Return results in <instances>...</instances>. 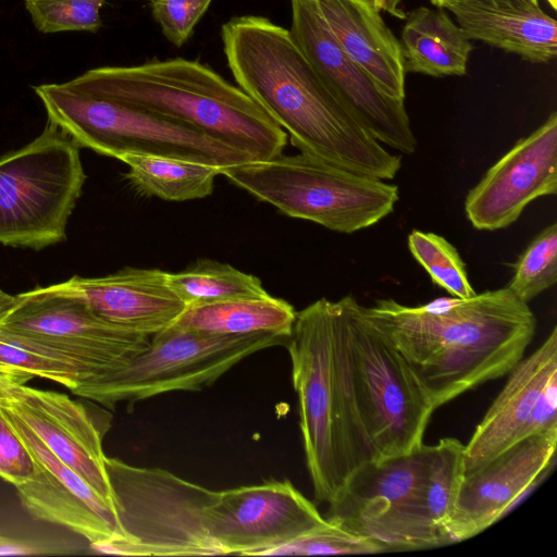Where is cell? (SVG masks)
I'll list each match as a JSON object with an SVG mask.
<instances>
[{
	"label": "cell",
	"instance_id": "obj_28",
	"mask_svg": "<svg viewBox=\"0 0 557 557\" xmlns=\"http://www.w3.org/2000/svg\"><path fill=\"white\" fill-rule=\"evenodd\" d=\"M508 287L529 302L557 282V223L542 230L513 264Z\"/></svg>",
	"mask_w": 557,
	"mask_h": 557
},
{
	"label": "cell",
	"instance_id": "obj_11",
	"mask_svg": "<svg viewBox=\"0 0 557 557\" xmlns=\"http://www.w3.org/2000/svg\"><path fill=\"white\" fill-rule=\"evenodd\" d=\"M79 146L57 124L0 158V244L41 249L65 239L86 175Z\"/></svg>",
	"mask_w": 557,
	"mask_h": 557
},
{
	"label": "cell",
	"instance_id": "obj_30",
	"mask_svg": "<svg viewBox=\"0 0 557 557\" xmlns=\"http://www.w3.org/2000/svg\"><path fill=\"white\" fill-rule=\"evenodd\" d=\"M0 366L20 369L48 379L72 391L87 377L77 364L40 350L38 347L0 337Z\"/></svg>",
	"mask_w": 557,
	"mask_h": 557
},
{
	"label": "cell",
	"instance_id": "obj_5",
	"mask_svg": "<svg viewBox=\"0 0 557 557\" xmlns=\"http://www.w3.org/2000/svg\"><path fill=\"white\" fill-rule=\"evenodd\" d=\"M463 475L449 441L361 465L329 503L326 519L385 552L449 545L445 522Z\"/></svg>",
	"mask_w": 557,
	"mask_h": 557
},
{
	"label": "cell",
	"instance_id": "obj_2",
	"mask_svg": "<svg viewBox=\"0 0 557 557\" xmlns=\"http://www.w3.org/2000/svg\"><path fill=\"white\" fill-rule=\"evenodd\" d=\"M221 38L238 87L300 152L381 180L396 176L401 157L388 152L347 112L288 28L264 16L242 15L222 25Z\"/></svg>",
	"mask_w": 557,
	"mask_h": 557
},
{
	"label": "cell",
	"instance_id": "obj_8",
	"mask_svg": "<svg viewBox=\"0 0 557 557\" xmlns=\"http://www.w3.org/2000/svg\"><path fill=\"white\" fill-rule=\"evenodd\" d=\"M287 339L268 332L221 335L171 325L152 335L144 351L71 392L110 409L172 392H199L252 354Z\"/></svg>",
	"mask_w": 557,
	"mask_h": 557
},
{
	"label": "cell",
	"instance_id": "obj_24",
	"mask_svg": "<svg viewBox=\"0 0 557 557\" xmlns=\"http://www.w3.org/2000/svg\"><path fill=\"white\" fill-rule=\"evenodd\" d=\"M296 313L286 300L268 295L186 307L172 325L221 335L268 332L289 337Z\"/></svg>",
	"mask_w": 557,
	"mask_h": 557
},
{
	"label": "cell",
	"instance_id": "obj_35",
	"mask_svg": "<svg viewBox=\"0 0 557 557\" xmlns=\"http://www.w3.org/2000/svg\"><path fill=\"white\" fill-rule=\"evenodd\" d=\"M376 12H387L397 18H405V12L399 9L401 0H360Z\"/></svg>",
	"mask_w": 557,
	"mask_h": 557
},
{
	"label": "cell",
	"instance_id": "obj_16",
	"mask_svg": "<svg viewBox=\"0 0 557 557\" xmlns=\"http://www.w3.org/2000/svg\"><path fill=\"white\" fill-rule=\"evenodd\" d=\"M557 430L527 437L463 474L445 522L450 543L469 540L497 522L556 463Z\"/></svg>",
	"mask_w": 557,
	"mask_h": 557
},
{
	"label": "cell",
	"instance_id": "obj_4",
	"mask_svg": "<svg viewBox=\"0 0 557 557\" xmlns=\"http://www.w3.org/2000/svg\"><path fill=\"white\" fill-rule=\"evenodd\" d=\"M71 83L91 96L191 127L253 161L281 154L287 143L286 132L243 89L197 60L154 58L138 65L101 66Z\"/></svg>",
	"mask_w": 557,
	"mask_h": 557
},
{
	"label": "cell",
	"instance_id": "obj_20",
	"mask_svg": "<svg viewBox=\"0 0 557 557\" xmlns=\"http://www.w3.org/2000/svg\"><path fill=\"white\" fill-rule=\"evenodd\" d=\"M103 320L152 336L171 326L186 305L168 284V272L126 267L101 277L73 276L57 284Z\"/></svg>",
	"mask_w": 557,
	"mask_h": 557
},
{
	"label": "cell",
	"instance_id": "obj_21",
	"mask_svg": "<svg viewBox=\"0 0 557 557\" xmlns=\"http://www.w3.org/2000/svg\"><path fill=\"white\" fill-rule=\"evenodd\" d=\"M313 1L343 50L386 96L404 100L400 45L380 13L360 0Z\"/></svg>",
	"mask_w": 557,
	"mask_h": 557
},
{
	"label": "cell",
	"instance_id": "obj_22",
	"mask_svg": "<svg viewBox=\"0 0 557 557\" xmlns=\"http://www.w3.org/2000/svg\"><path fill=\"white\" fill-rule=\"evenodd\" d=\"M471 40H481L522 59L547 63L557 54V23L537 8H505L476 2L445 7Z\"/></svg>",
	"mask_w": 557,
	"mask_h": 557
},
{
	"label": "cell",
	"instance_id": "obj_31",
	"mask_svg": "<svg viewBox=\"0 0 557 557\" xmlns=\"http://www.w3.org/2000/svg\"><path fill=\"white\" fill-rule=\"evenodd\" d=\"M385 552L375 542L327 520L323 527L268 552L264 556L359 555Z\"/></svg>",
	"mask_w": 557,
	"mask_h": 557
},
{
	"label": "cell",
	"instance_id": "obj_26",
	"mask_svg": "<svg viewBox=\"0 0 557 557\" xmlns=\"http://www.w3.org/2000/svg\"><path fill=\"white\" fill-rule=\"evenodd\" d=\"M168 284L187 307L270 295L259 277L210 259L168 272Z\"/></svg>",
	"mask_w": 557,
	"mask_h": 557
},
{
	"label": "cell",
	"instance_id": "obj_23",
	"mask_svg": "<svg viewBox=\"0 0 557 557\" xmlns=\"http://www.w3.org/2000/svg\"><path fill=\"white\" fill-rule=\"evenodd\" d=\"M404 71L424 75L461 76L472 44L443 9L420 7L409 13L399 41Z\"/></svg>",
	"mask_w": 557,
	"mask_h": 557
},
{
	"label": "cell",
	"instance_id": "obj_7",
	"mask_svg": "<svg viewBox=\"0 0 557 557\" xmlns=\"http://www.w3.org/2000/svg\"><path fill=\"white\" fill-rule=\"evenodd\" d=\"M221 174L290 218L346 234L376 224L399 200L397 185L306 152L249 161Z\"/></svg>",
	"mask_w": 557,
	"mask_h": 557
},
{
	"label": "cell",
	"instance_id": "obj_14",
	"mask_svg": "<svg viewBox=\"0 0 557 557\" xmlns=\"http://www.w3.org/2000/svg\"><path fill=\"white\" fill-rule=\"evenodd\" d=\"M557 430V327L523 357L470 440L463 444V474L474 471L532 435Z\"/></svg>",
	"mask_w": 557,
	"mask_h": 557
},
{
	"label": "cell",
	"instance_id": "obj_33",
	"mask_svg": "<svg viewBox=\"0 0 557 557\" xmlns=\"http://www.w3.org/2000/svg\"><path fill=\"white\" fill-rule=\"evenodd\" d=\"M34 458L0 408V478L18 486L33 478Z\"/></svg>",
	"mask_w": 557,
	"mask_h": 557
},
{
	"label": "cell",
	"instance_id": "obj_6",
	"mask_svg": "<svg viewBox=\"0 0 557 557\" xmlns=\"http://www.w3.org/2000/svg\"><path fill=\"white\" fill-rule=\"evenodd\" d=\"M120 536L92 547L123 556L223 555L209 531L216 491L160 468L104 459Z\"/></svg>",
	"mask_w": 557,
	"mask_h": 557
},
{
	"label": "cell",
	"instance_id": "obj_19",
	"mask_svg": "<svg viewBox=\"0 0 557 557\" xmlns=\"http://www.w3.org/2000/svg\"><path fill=\"white\" fill-rule=\"evenodd\" d=\"M0 408L35 461L33 478L15 486L28 513L37 520L72 530L88 540L91 547L117 539L114 507L61 461L20 418Z\"/></svg>",
	"mask_w": 557,
	"mask_h": 557
},
{
	"label": "cell",
	"instance_id": "obj_38",
	"mask_svg": "<svg viewBox=\"0 0 557 557\" xmlns=\"http://www.w3.org/2000/svg\"><path fill=\"white\" fill-rule=\"evenodd\" d=\"M553 10L557 9V0H546Z\"/></svg>",
	"mask_w": 557,
	"mask_h": 557
},
{
	"label": "cell",
	"instance_id": "obj_39",
	"mask_svg": "<svg viewBox=\"0 0 557 557\" xmlns=\"http://www.w3.org/2000/svg\"><path fill=\"white\" fill-rule=\"evenodd\" d=\"M147 1H149V0H147Z\"/></svg>",
	"mask_w": 557,
	"mask_h": 557
},
{
	"label": "cell",
	"instance_id": "obj_13",
	"mask_svg": "<svg viewBox=\"0 0 557 557\" xmlns=\"http://www.w3.org/2000/svg\"><path fill=\"white\" fill-rule=\"evenodd\" d=\"M290 35L326 87L379 143L411 154L417 139L404 100L386 96L333 36L313 0H290Z\"/></svg>",
	"mask_w": 557,
	"mask_h": 557
},
{
	"label": "cell",
	"instance_id": "obj_29",
	"mask_svg": "<svg viewBox=\"0 0 557 557\" xmlns=\"http://www.w3.org/2000/svg\"><path fill=\"white\" fill-rule=\"evenodd\" d=\"M106 0H25L35 27L45 34L84 30L102 26L100 9Z\"/></svg>",
	"mask_w": 557,
	"mask_h": 557
},
{
	"label": "cell",
	"instance_id": "obj_10",
	"mask_svg": "<svg viewBox=\"0 0 557 557\" xmlns=\"http://www.w3.org/2000/svg\"><path fill=\"white\" fill-rule=\"evenodd\" d=\"M346 350L355 407L373 459L410 453L423 444L435 410L408 364L345 296Z\"/></svg>",
	"mask_w": 557,
	"mask_h": 557
},
{
	"label": "cell",
	"instance_id": "obj_12",
	"mask_svg": "<svg viewBox=\"0 0 557 557\" xmlns=\"http://www.w3.org/2000/svg\"><path fill=\"white\" fill-rule=\"evenodd\" d=\"M17 298V305L0 321V336L74 362L86 371L87 379L149 346L150 336L103 320L57 284L24 292Z\"/></svg>",
	"mask_w": 557,
	"mask_h": 557
},
{
	"label": "cell",
	"instance_id": "obj_25",
	"mask_svg": "<svg viewBox=\"0 0 557 557\" xmlns=\"http://www.w3.org/2000/svg\"><path fill=\"white\" fill-rule=\"evenodd\" d=\"M129 171L125 177L141 195L169 201H186L212 194L221 170L183 159L125 154L119 159Z\"/></svg>",
	"mask_w": 557,
	"mask_h": 557
},
{
	"label": "cell",
	"instance_id": "obj_3",
	"mask_svg": "<svg viewBox=\"0 0 557 557\" xmlns=\"http://www.w3.org/2000/svg\"><path fill=\"white\" fill-rule=\"evenodd\" d=\"M345 311V296L318 299L296 313L286 343L306 466L314 498L327 504L373 459L352 396Z\"/></svg>",
	"mask_w": 557,
	"mask_h": 557
},
{
	"label": "cell",
	"instance_id": "obj_9",
	"mask_svg": "<svg viewBox=\"0 0 557 557\" xmlns=\"http://www.w3.org/2000/svg\"><path fill=\"white\" fill-rule=\"evenodd\" d=\"M48 121L79 147L120 159L147 154L189 160L221 171L253 161L199 131L159 115L91 96L71 81L34 87Z\"/></svg>",
	"mask_w": 557,
	"mask_h": 557
},
{
	"label": "cell",
	"instance_id": "obj_36",
	"mask_svg": "<svg viewBox=\"0 0 557 557\" xmlns=\"http://www.w3.org/2000/svg\"><path fill=\"white\" fill-rule=\"evenodd\" d=\"M37 552L27 545L16 542L0 534V556L9 555H32Z\"/></svg>",
	"mask_w": 557,
	"mask_h": 557
},
{
	"label": "cell",
	"instance_id": "obj_32",
	"mask_svg": "<svg viewBox=\"0 0 557 557\" xmlns=\"http://www.w3.org/2000/svg\"><path fill=\"white\" fill-rule=\"evenodd\" d=\"M213 0H149L151 15L164 37L182 47Z\"/></svg>",
	"mask_w": 557,
	"mask_h": 557
},
{
	"label": "cell",
	"instance_id": "obj_18",
	"mask_svg": "<svg viewBox=\"0 0 557 557\" xmlns=\"http://www.w3.org/2000/svg\"><path fill=\"white\" fill-rule=\"evenodd\" d=\"M557 193V113L519 139L469 190L466 216L481 231L502 230L534 199Z\"/></svg>",
	"mask_w": 557,
	"mask_h": 557
},
{
	"label": "cell",
	"instance_id": "obj_15",
	"mask_svg": "<svg viewBox=\"0 0 557 557\" xmlns=\"http://www.w3.org/2000/svg\"><path fill=\"white\" fill-rule=\"evenodd\" d=\"M327 523L288 480L218 492L209 531L223 555L264 556Z\"/></svg>",
	"mask_w": 557,
	"mask_h": 557
},
{
	"label": "cell",
	"instance_id": "obj_34",
	"mask_svg": "<svg viewBox=\"0 0 557 557\" xmlns=\"http://www.w3.org/2000/svg\"><path fill=\"white\" fill-rule=\"evenodd\" d=\"M430 2L440 8L444 9L447 4L456 2H476L493 7H505V8H537L540 7L539 0H430Z\"/></svg>",
	"mask_w": 557,
	"mask_h": 557
},
{
	"label": "cell",
	"instance_id": "obj_17",
	"mask_svg": "<svg viewBox=\"0 0 557 557\" xmlns=\"http://www.w3.org/2000/svg\"><path fill=\"white\" fill-rule=\"evenodd\" d=\"M0 407L20 418L67 467L113 506L99 425L87 407L66 394L34 388L15 379L0 384Z\"/></svg>",
	"mask_w": 557,
	"mask_h": 557
},
{
	"label": "cell",
	"instance_id": "obj_1",
	"mask_svg": "<svg viewBox=\"0 0 557 557\" xmlns=\"http://www.w3.org/2000/svg\"><path fill=\"white\" fill-rule=\"evenodd\" d=\"M362 313L400 354L434 409L508 374L536 329L529 305L508 287L417 307L377 299Z\"/></svg>",
	"mask_w": 557,
	"mask_h": 557
},
{
	"label": "cell",
	"instance_id": "obj_27",
	"mask_svg": "<svg viewBox=\"0 0 557 557\" xmlns=\"http://www.w3.org/2000/svg\"><path fill=\"white\" fill-rule=\"evenodd\" d=\"M407 243L410 253L434 284L461 299L476 294L469 281L466 263L446 238L432 232L412 230Z\"/></svg>",
	"mask_w": 557,
	"mask_h": 557
},
{
	"label": "cell",
	"instance_id": "obj_37",
	"mask_svg": "<svg viewBox=\"0 0 557 557\" xmlns=\"http://www.w3.org/2000/svg\"><path fill=\"white\" fill-rule=\"evenodd\" d=\"M17 302V295L12 296L0 288V321L13 310Z\"/></svg>",
	"mask_w": 557,
	"mask_h": 557
}]
</instances>
